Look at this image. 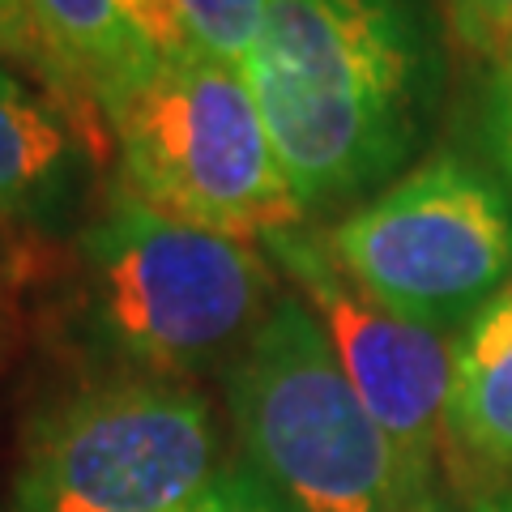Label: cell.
I'll return each mask as SVG.
<instances>
[{
	"label": "cell",
	"mask_w": 512,
	"mask_h": 512,
	"mask_svg": "<svg viewBox=\"0 0 512 512\" xmlns=\"http://www.w3.org/2000/svg\"><path fill=\"white\" fill-rule=\"evenodd\" d=\"M64 333L86 367L167 380L222 376L286 295L261 239L218 235L107 188L69 252Z\"/></svg>",
	"instance_id": "cell-2"
},
{
	"label": "cell",
	"mask_w": 512,
	"mask_h": 512,
	"mask_svg": "<svg viewBox=\"0 0 512 512\" xmlns=\"http://www.w3.org/2000/svg\"><path fill=\"white\" fill-rule=\"evenodd\" d=\"M384 312L457 333L512 278V188L461 150H431L320 235Z\"/></svg>",
	"instance_id": "cell-6"
},
{
	"label": "cell",
	"mask_w": 512,
	"mask_h": 512,
	"mask_svg": "<svg viewBox=\"0 0 512 512\" xmlns=\"http://www.w3.org/2000/svg\"><path fill=\"white\" fill-rule=\"evenodd\" d=\"M222 397L239 457L295 512H431L295 291L222 372Z\"/></svg>",
	"instance_id": "cell-5"
},
{
	"label": "cell",
	"mask_w": 512,
	"mask_h": 512,
	"mask_svg": "<svg viewBox=\"0 0 512 512\" xmlns=\"http://www.w3.org/2000/svg\"><path fill=\"white\" fill-rule=\"evenodd\" d=\"M222 466L214 406L192 380L82 367L30 406L9 512H188Z\"/></svg>",
	"instance_id": "cell-3"
},
{
	"label": "cell",
	"mask_w": 512,
	"mask_h": 512,
	"mask_svg": "<svg viewBox=\"0 0 512 512\" xmlns=\"http://www.w3.org/2000/svg\"><path fill=\"white\" fill-rule=\"evenodd\" d=\"M103 128L13 60H0V222L30 235H77L94 214Z\"/></svg>",
	"instance_id": "cell-8"
},
{
	"label": "cell",
	"mask_w": 512,
	"mask_h": 512,
	"mask_svg": "<svg viewBox=\"0 0 512 512\" xmlns=\"http://www.w3.org/2000/svg\"><path fill=\"white\" fill-rule=\"evenodd\" d=\"M201 52L244 69L269 18V0H180Z\"/></svg>",
	"instance_id": "cell-11"
},
{
	"label": "cell",
	"mask_w": 512,
	"mask_h": 512,
	"mask_svg": "<svg viewBox=\"0 0 512 512\" xmlns=\"http://www.w3.org/2000/svg\"><path fill=\"white\" fill-rule=\"evenodd\" d=\"M444 26L478 60L512 56V0H436Z\"/></svg>",
	"instance_id": "cell-13"
},
{
	"label": "cell",
	"mask_w": 512,
	"mask_h": 512,
	"mask_svg": "<svg viewBox=\"0 0 512 512\" xmlns=\"http://www.w3.org/2000/svg\"><path fill=\"white\" fill-rule=\"evenodd\" d=\"M188 512H295V508L261 470L252 466V461L235 457L222 466V474L210 483V491H205Z\"/></svg>",
	"instance_id": "cell-14"
},
{
	"label": "cell",
	"mask_w": 512,
	"mask_h": 512,
	"mask_svg": "<svg viewBox=\"0 0 512 512\" xmlns=\"http://www.w3.org/2000/svg\"><path fill=\"white\" fill-rule=\"evenodd\" d=\"M0 60H13V64H18V56H13V47H9L5 35H0ZM18 69H22V64H18Z\"/></svg>",
	"instance_id": "cell-18"
},
{
	"label": "cell",
	"mask_w": 512,
	"mask_h": 512,
	"mask_svg": "<svg viewBox=\"0 0 512 512\" xmlns=\"http://www.w3.org/2000/svg\"><path fill=\"white\" fill-rule=\"evenodd\" d=\"M470 512H512V491H491V495H483Z\"/></svg>",
	"instance_id": "cell-17"
},
{
	"label": "cell",
	"mask_w": 512,
	"mask_h": 512,
	"mask_svg": "<svg viewBox=\"0 0 512 512\" xmlns=\"http://www.w3.org/2000/svg\"><path fill=\"white\" fill-rule=\"evenodd\" d=\"M444 461L457 483L512 491V278L453 333Z\"/></svg>",
	"instance_id": "cell-9"
},
{
	"label": "cell",
	"mask_w": 512,
	"mask_h": 512,
	"mask_svg": "<svg viewBox=\"0 0 512 512\" xmlns=\"http://www.w3.org/2000/svg\"><path fill=\"white\" fill-rule=\"evenodd\" d=\"M0 35L9 39L13 56H18V64H22L30 77H35V82H43L47 90H56L60 99L73 103L77 111H86V116H94V120H103V111L94 107L90 94L77 86V77L60 64L56 47L47 43V35H43V26H39L35 5H30V0H0Z\"/></svg>",
	"instance_id": "cell-12"
},
{
	"label": "cell",
	"mask_w": 512,
	"mask_h": 512,
	"mask_svg": "<svg viewBox=\"0 0 512 512\" xmlns=\"http://www.w3.org/2000/svg\"><path fill=\"white\" fill-rule=\"evenodd\" d=\"M5 329H9V316H5V308H0V359H5Z\"/></svg>",
	"instance_id": "cell-19"
},
{
	"label": "cell",
	"mask_w": 512,
	"mask_h": 512,
	"mask_svg": "<svg viewBox=\"0 0 512 512\" xmlns=\"http://www.w3.org/2000/svg\"><path fill=\"white\" fill-rule=\"evenodd\" d=\"M35 239L22 227H9V222H0V308L9 312V299L22 291L26 278L35 274Z\"/></svg>",
	"instance_id": "cell-16"
},
{
	"label": "cell",
	"mask_w": 512,
	"mask_h": 512,
	"mask_svg": "<svg viewBox=\"0 0 512 512\" xmlns=\"http://www.w3.org/2000/svg\"><path fill=\"white\" fill-rule=\"evenodd\" d=\"M483 137L491 150V167L512 188V56L491 64V77L483 90Z\"/></svg>",
	"instance_id": "cell-15"
},
{
	"label": "cell",
	"mask_w": 512,
	"mask_h": 512,
	"mask_svg": "<svg viewBox=\"0 0 512 512\" xmlns=\"http://www.w3.org/2000/svg\"><path fill=\"white\" fill-rule=\"evenodd\" d=\"M261 244L291 291L320 320L359 402L402 457L410 487L431 512H444L440 470L448 466L444 410L453 384V333L402 320L355 291L333 265L325 239L308 231V222L265 235Z\"/></svg>",
	"instance_id": "cell-7"
},
{
	"label": "cell",
	"mask_w": 512,
	"mask_h": 512,
	"mask_svg": "<svg viewBox=\"0 0 512 512\" xmlns=\"http://www.w3.org/2000/svg\"><path fill=\"white\" fill-rule=\"evenodd\" d=\"M47 43L94 107L154 64L201 52L180 0H30Z\"/></svg>",
	"instance_id": "cell-10"
},
{
	"label": "cell",
	"mask_w": 512,
	"mask_h": 512,
	"mask_svg": "<svg viewBox=\"0 0 512 512\" xmlns=\"http://www.w3.org/2000/svg\"><path fill=\"white\" fill-rule=\"evenodd\" d=\"M244 77L312 222L414 167L444 52L423 0H269Z\"/></svg>",
	"instance_id": "cell-1"
},
{
	"label": "cell",
	"mask_w": 512,
	"mask_h": 512,
	"mask_svg": "<svg viewBox=\"0 0 512 512\" xmlns=\"http://www.w3.org/2000/svg\"><path fill=\"white\" fill-rule=\"evenodd\" d=\"M99 111L116 184L158 214L239 239L308 222L239 64L188 52L111 90Z\"/></svg>",
	"instance_id": "cell-4"
}]
</instances>
